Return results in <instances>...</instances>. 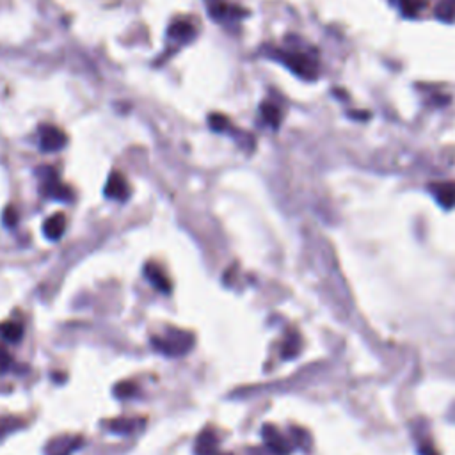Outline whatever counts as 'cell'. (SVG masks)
Instances as JSON below:
<instances>
[{
    "label": "cell",
    "mask_w": 455,
    "mask_h": 455,
    "mask_svg": "<svg viewBox=\"0 0 455 455\" xmlns=\"http://www.w3.org/2000/svg\"><path fill=\"white\" fill-rule=\"evenodd\" d=\"M105 196L110 199H116V201H125V199H129L130 187L126 178L119 173L110 175L105 185Z\"/></svg>",
    "instance_id": "cell-7"
},
{
    "label": "cell",
    "mask_w": 455,
    "mask_h": 455,
    "mask_svg": "<svg viewBox=\"0 0 455 455\" xmlns=\"http://www.w3.org/2000/svg\"><path fill=\"white\" fill-rule=\"evenodd\" d=\"M81 444V436H59L47 444L45 455H71Z\"/></svg>",
    "instance_id": "cell-6"
},
{
    "label": "cell",
    "mask_w": 455,
    "mask_h": 455,
    "mask_svg": "<svg viewBox=\"0 0 455 455\" xmlns=\"http://www.w3.org/2000/svg\"><path fill=\"white\" fill-rule=\"evenodd\" d=\"M196 454L198 455H217V437L210 430H203L196 441Z\"/></svg>",
    "instance_id": "cell-13"
},
{
    "label": "cell",
    "mask_w": 455,
    "mask_h": 455,
    "mask_svg": "<svg viewBox=\"0 0 455 455\" xmlns=\"http://www.w3.org/2000/svg\"><path fill=\"white\" fill-rule=\"evenodd\" d=\"M2 220H4V224L8 228H13L16 226V223H18V212H16L13 206H8V208L4 210V215H2Z\"/></svg>",
    "instance_id": "cell-21"
},
{
    "label": "cell",
    "mask_w": 455,
    "mask_h": 455,
    "mask_svg": "<svg viewBox=\"0 0 455 455\" xmlns=\"http://www.w3.org/2000/svg\"><path fill=\"white\" fill-rule=\"evenodd\" d=\"M208 6V13L213 20L217 22H226V20H235L242 18L247 13L244 9L235 8V6H228L224 0H206Z\"/></svg>",
    "instance_id": "cell-5"
},
{
    "label": "cell",
    "mask_w": 455,
    "mask_h": 455,
    "mask_svg": "<svg viewBox=\"0 0 455 455\" xmlns=\"http://www.w3.org/2000/svg\"><path fill=\"white\" fill-rule=\"evenodd\" d=\"M9 367H11V354L0 347V374H4Z\"/></svg>",
    "instance_id": "cell-22"
},
{
    "label": "cell",
    "mask_w": 455,
    "mask_h": 455,
    "mask_svg": "<svg viewBox=\"0 0 455 455\" xmlns=\"http://www.w3.org/2000/svg\"><path fill=\"white\" fill-rule=\"evenodd\" d=\"M260 114L264 122L272 129H278L279 123H281V112H279V109L274 103H261Z\"/></svg>",
    "instance_id": "cell-15"
},
{
    "label": "cell",
    "mask_w": 455,
    "mask_h": 455,
    "mask_svg": "<svg viewBox=\"0 0 455 455\" xmlns=\"http://www.w3.org/2000/svg\"><path fill=\"white\" fill-rule=\"evenodd\" d=\"M299 347H301V338L297 336V333L288 334L285 345H283V356L285 358H294L295 354L299 353Z\"/></svg>",
    "instance_id": "cell-19"
},
{
    "label": "cell",
    "mask_w": 455,
    "mask_h": 455,
    "mask_svg": "<svg viewBox=\"0 0 455 455\" xmlns=\"http://www.w3.org/2000/svg\"><path fill=\"white\" fill-rule=\"evenodd\" d=\"M137 386L134 382H119L116 388H114V395L119 396V398H129V396L136 395Z\"/></svg>",
    "instance_id": "cell-20"
},
{
    "label": "cell",
    "mask_w": 455,
    "mask_h": 455,
    "mask_svg": "<svg viewBox=\"0 0 455 455\" xmlns=\"http://www.w3.org/2000/svg\"><path fill=\"white\" fill-rule=\"evenodd\" d=\"M436 18L441 22H454L455 20V0H441L436 6Z\"/></svg>",
    "instance_id": "cell-16"
},
{
    "label": "cell",
    "mask_w": 455,
    "mask_h": 455,
    "mask_svg": "<svg viewBox=\"0 0 455 455\" xmlns=\"http://www.w3.org/2000/svg\"><path fill=\"white\" fill-rule=\"evenodd\" d=\"M167 36L169 40H175L178 43H187L191 37H194V27L185 20H177L169 25Z\"/></svg>",
    "instance_id": "cell-11"
},
{
    "label": "cell",
    "mask_w": 455,
    "mask_h": 455,
    "mask_svg": "<svg viewBox=\"0 0 455 455\" xmlns=\"http://www.w3.org/2000/svg\"><path fill=\"white\" fill-rule=\"evenodd\" d=\"M272 55H274V59L285 64L288 70L294 71L297 77L305 78V81H315L317 78V64L315 61L309 59L308 55L285 50H272Z\"/></svg>",
    "instance_id": "cell-2"
},
{
    "label": "cell",
    "mask_w": 455,
    "mask_h": 455,
    "mask_svg": "<svg viewBox=\"0 0 455 455\" xmlns=\"http://www.w3.org/2000/svg\"><path fill=\"white\" fill-rule=\"evenodd\" d=\"M208 125L213 132H219V134L233 132L232 123H230V119H228L224 114H217V112L212 114V116L208 118Z\"/></svg>",
    "instance_id": "cell-17"
},
{
    "label": "cell",
    "mask_w": 455,
    "mask_h": 455,
    "mask_svg": "<svg viewBox=\"0 0 455 455\" xmlns=\"http://www.w3.org/2000/svg\"><path fill=\"white\" fill-rule=\"evenodd\" d=\"M66 134L54 125H43L40 129V146L43 151H59L66 146Z\"/></svg>",
    "instance_id": "cell-4"
},
{
    "label": "cell",
    "mask_w": 455,
    "mask_h": 455,
    "mask_svg": "<svg viewBox=\"0 0 455 455\" xmlns=\"http://www.w3.org/2000/svg\"><path fill=\"white\" fill-rule=\"evenodd\" d=\"M434 198L437 199L441 206L444 208H454L455 206V184L454 182H447V184H434L430 187Z\"/></svg>",
    "instance_id": "cell-9"
},
{
    "label": "cell",
    "mask_w": 455,
    "mask_h": 455,
    "mask_svg": "<svg viewBox=\"0 0 455 455\" xmlns=\"http://www.w3.org/2000/svg\"><path fill=\"white\" fill-rule=\"evenodd\" d=\"M139 425H143V422H137L134 418H116L107 423V429L116 434H132Z\"/></svg>",
    "instance_id": "cell-14"
},
{
    "label": "cell",
    "mask_w": 455,
    "mask_h": 455,
    "mask_svg": "<svg viewBox=\"0 0 455 455\" xmlns=\"http://www.w3.org/2000/svg\"><path fill=\"white\" fill-rule=\"evenodd\" d=\"M398 2H401V4H404V2H406V0H398Z\"/></svg>",
    "instance_id": "cell-23"
},
{
    "label": "cell",
    "mask_w": 455,
    "mask_h": 455,
    "mask_svg": "<svg viewBox=\"0 0 455 455\" xmlns=\"http://www.w3.org/2000/svg\"><path fill=\"white\" fill-rule=\"evenodd\" d=\"M0 333H2V336H4L8 341L16 343V341L22 340L23 327L16 322H8V324H2V326H0Z\"/></svg>",
    "instance_id": "cell-18"
},
{
    "label": "cell",
    "mask_w": 455,
    "mask_h": 455,
    "mask_svg": "<svg viewBox=\"0 0 455 455\" xmlns=\"http://www.w3.org/2000/svg\"><path fill=\"white\" fill-rule=\"evenodd\" d=\"M41 175V189H43L45 194L48 196V198H54V199H59V201H68V199H71V191L66 187L64 184H61L59 178H57V175L54 173V169L50 167H43L40 171Z\"/></svg>",
    "instance_id": "cell-3"
},
{
    "label": "cell",
    "mask_w": 455,
    "mask_h": 455,
    "mask_svg": "<svg viewBox=\"0 0 455 455\" xmlns=\"http://www.w3.org/2000/svg\"><path fill=\"white\" fill-rule=\"evenodd\" d=\"M261 432H264L265 443H267V447L271 448L272 451H276V454H279V455L288 454V444H287V441L283 439L281 434H279L278 430L274 429V427H272V425H265Z\"/></svg>",
    "instance_id": "cell-12"
},
{
    "label": "cell",
    "mask_w": 455,
    "mask_h": 455,
    "mask_svg": "<svg viewBox=\"0 0 455 455\" xmlns=\"http://www.w3.org/2000/svg\"><path fill=\"white\" fill-rule=\"evenodd\" d=\"M144 274H146L148 281H150L157 290L164 292V294H169V292H171V283H169L167 276H165V272L162 271L158 265L148 264L146 267H144Z\"/></svg>",
    "instance_id": "cell-8"
},
{
    "label": "cell",
    "mask_w": 455,
    "mask_h": 455,
    "mask_svg": "<svg viewBox=\"0 0 455 455\" xmlns=\"http://www.w3.org/2000/svg\"><path fill=\"white\" fill-rule=\"evenodd\" d=\"M64 230H66V217L63 213H54L52 217H48L43 224L45 235L50 240H59L63 237Z\"/></svg>",
    "instance_id": "cell-10"
},
{
    "label": "cell",
    "mask_w": 455,
    "mask_h": 455,
    "mask_svg": "<svg viewBox=\"0 0 455 455\" xmlns=\"http://www.w3.org/2000/svg\"><path fill=\"white\" fill-rule=\"evenodd\" d=\"M153 347L165 356H184L194 345V336L185 331H171L169 334H164L160 338H153L151 340Z\"/></svg>",
    "instance_id": "cell-1"
}]
</instances>
